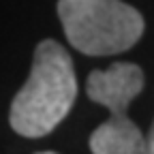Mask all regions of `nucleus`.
I'll return each instance as SVG.
<instances>
[{
	"instance_id": "nucleus-5",
	"label": "nucleus",
	"mask_w": 154,
	"mask_h": 154,
	"mask_svg": "<svg viewBox=\"0 0 154 154\" xmlns=\"http://www.w3.org/2000/svg\"><path fill=\"white\" fill-rule=\"evenodd\" d=\"M36 154H58V152H36Z\"/></svg>"
},
{
	"instance_id": "nucleus-2",
	"label": "nucleus",
	"mask_w": 154,
	"mask_h": 154,
	"mask_svg": "<svg viewBox=\"0 0 154 154\" xmlns=\"http://www.w3.org/2000/svg\"><path fill=\"white\" fill-rule=\"evenodd\" d=\"M58 17L69 43L86 56L122 54L146 26L141 13L122 0H58Z\"/></svg>"
},
{
	"instance_id": "nucleus-3",
	"label": "nucleus",
	"mask_w": 154,
	"mask_h": 154,
	"mask_svg": "<svg viewBox=\"0 0 154 154\" xmlns=\"http://www.w3.org/2000/svg\"><path fill=\"white\" fill-rule=\"evenodd\" d=\"M143 90V71L133 62H113L92 71L86 82L88 99L109 109V118L90 135L92 154H143L146 137L126 109Z\"/></svg>"
},
{
	"instance_id": "nucleus-1",
	"label": "nucleus",
	"mask_w": 154,
	"mask_h": 154,
	"mask_svg": "<svg viewBox=\"0 0 154 154\" xmlns=\"http://www.w3.org/2000/svg\"><path fill=\"white\" fill-rule=\"evenodd\" d=\"M77 99V79L69 51L45 38L36 45L26 84L9 111L11 128L22 137H45L60 124Z\"/></svg>"
},
{
	"instance_id": "nucleus-4",
	"label": "nucleus",
	"mask_w": 154,
	"mask_h": 154,
	"mask_svg": "<svg viewBox=\"0 0 154 154\" xmlns=\"http://www.w3.org/2000/svg\"><path fill=\"white\" fill-rule=\"evenodd\" d=\"M143 154H154V122L146 135V148H143Z\"/></svg>"
}]
</instances>
